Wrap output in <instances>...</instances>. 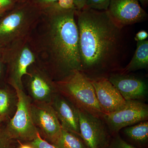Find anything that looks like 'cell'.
<instances>
[{"instance_id":"cell-1","label":"cell","mask_w":148,"mask_h":148,"mask_svg":"<svg viewBox=\"0 0 148 148\" xmlns=\"http://www.w3.org/2000/svg\"><path fill=\"white\" fill-rule=\"evenodd\" d=\"M76 9L42 10L28 38L37 64L56 81L81 70Z\"/></svg>"},{"instance_id":"cell-2","label":"cell","mask_w":148,"mask_h":148,"mask_svg":"<svg viewBox=\"0 0 148 148\" xmlns=\"http://www.w3.org/2000/svg\"><path fill=\"white\" fill-rule=\"evenodd\" d=\"M82 72L90 81L108 78L121 71L126 55L124 27L113 20L108 11L86 8L76 12Z\"/></svg>"},{"instance_id":"cell-3","label":"cell","mask_w":148,"mask_h":148,"mask_svg":"<svg viewBox=\"0 0 148 148\" xmlns=\"http://www.w3.org/2000/svg\"><path fill=\"white\" fill-rule=\"evenodd\" d=\"M42 11L31 0L17 3L0 18V49L28 39Z\"/></svg>"},{"instance_id":"cell-4","label":"cell","mask_w":148,"mask_h":148,"mask_svg":"<svg viewBox=\"0 0 148 148\" xmlns=\"http://www.w3.org/2000/svg\"><path fill=\"white\" fill-rule=\"evenodd\" d=\"M58 90L63 92L78 108L101 117L104 114L98 103L91 81L79 71L55 81Z\"/></svg>"},{"instance_id":"cell-5","label":"cell","mask_w":148,"mask_h":148,"mask_svg":"<svg viewBox=\"0 0 148 148\" xmlns=\"http://www.w3.org/2000/svg\"><path fill=\"white\" fill-rule=\"evenodd\" d=\"M2 49L7 66L8 82L14 90H23V77L28 75L29 67L36 62L28 39Z\"/></svg>"},{"instance_id":"cell-6","label":"cell","mask_w":148,"mask_h":148,"mask_svg":"<svg viewBox=\"0 0 148 148\" xmlns=\"http://www.w3.org/2000/svg\"><path fill=\"white\" fill-rule=\"evenodd\" d=\"M17 103L15 114L5 130L13 140L31 142L39 133L32 119V100L23 90H16Z\"/></svg>"},{"instance_id":"cell-7","label":"cell","mask_w":148,"mask_h":148,"mask_svg":"<svg viewBox=\"0 0 148 148\" xmlns=\"http://www.w3.org/2000/svg\"><path fill=\"white\" fill-rule=\"evenodd\" d=\"M27 86L29 96L34 102L51 104L58 90L49 74L36 63L28 69Z\"/></svg>"},{"instance_id":"cell-8","label":"cell","mask_w":148,"mask_h":148,"mask_svg":"<svg viewBox=\"0 0 148 148\" xmlns=\"http://www.w3.org/2000/svg\"><path fill=\"white\" fill-rule=\"evenodd\" d=\"M103 116L111 131L117 132L122 128L146 121L148 107L140 101H127L123 108L113 112L104 114Z\"/></svg>"},{"instance_id":"cell-9","label":"cell","mask_w":148,"mask_h":148,"mask_svg":"<svg viewBox=\"0 0 148 148\" xmlns=\"http://www.w3.org/2000/svg\"><path fill=\"white\" fill-rule=\"evenodd\" d=\"M31 111L33 122L39 133L43 135L45 140L53 144L62 128L51 104L32 102Z\"/></svg>"},{"instance_id":"cell-10","label":"cell","mask_w":148,"mask_h":148,"mask_svg":"<svg viewBox=\"0 0 148 148\" xmlns=\"http://www.w3.org/2000/svg\"><path fill=\"white\" fill-rule=\"evenodd\" d=\"M79 109L80 137L87 148H104L108 141V132L100 117Z\"/></svg>"},{"instance_id":"cell-11","label":"cell","mask_w":148,"mask_h":148,"mask_svg":"<svg viewBox=\"0 0 148 148\" xmlns=\"http://www.w3.org/2000/svg\"><path fill=\"white\" fill-rule=\"evenodd\" d=\"M107 11L113 20L123 27L142 22L148 17L138 0H111Z\"/></svg>"},{"instance_id":"cell-12","label":"cell","mask_w":148,"mask_h":148,"mask_svg":"<svg viewBox=\"0 0 148 148\" xmlns=\"http://www.w3.org/2000/svg\"><path fill=\"white\" fill-rule=\"evenodd\" d=\"M108 79L125 101H140L147 96V85L140 78L128 74L116 73L111 74Z\"/></svg>"},{"instance_id":"cell-13","label":"cell","mask_w":148,"mask_h":148,"mask_svg":"<svg viewBox=\"0 0 148 148\" xmlns=\"http://www.w3.org/2000/svg\"><path fill=\"white\" fill-rule=\"evenodd\" d=\"M91 82L104 114L113 112L125 106L126 101L108 79H99Z\"/></svg>"},{"instance_id":"cell-14","label":"cell","mask_w":148,"mask_h":148,"mask_svg":"<svg viewBox=\"0 0 148 148\" xmlns=\"http://www.w3.org/2000/svg\"><path fill=\"white\" fill-rule=\"evenodd\" d=\"M51 104L62 128L80 136L78 108L70 100L58 93Z\"/></svg>"},{"instance_id":"cell-15","label":"cell","mask_w":148,"mask_h":148,"mask_svg":"<svg viewBox=\"0 0 148 148\" xmlns=\"http://www.w3.org/2000/svg\"><path fill=\"white\" fill-rule=\"evenodd\" d=\"M137 48L131 61L120 73L129 74L148 67V40L137 42Z\"/></svg>"},{"instance_id":"cell-16","label":"cell","mask_w":148,"mask_h":148,"mask_svg":"<svg viewBox=\"0 0 148 148\" xmlns=\"http://www.w3.org/2000/svg\"><path fill=\"white\" fill-rule=\"evenodd\" d=\"M17 103L16 93L14 94L10 90L0 88V116L4 119L16 110Z\"/></svg>"},{"instance_id":"cell-17","label":"cell","mask_w":148,"mask_h":148,"mask_svg":"<svg viewBox=\"0 0 148 148\" xmlns=\"http://www.w3.org/2000/svg\"><path fill=\"white\" fill-rule=\"evenodd\" d=\"M53 145L56 148H87L77 135L63 128Z\"/></svg>"},{"instance_id":"cell-18","label":"cell","mask_w":148,"mask_h":148,"mask_svg":"<svg viewBox=\"0 0 148 148\" xmlns=\"http://www.w3.org/2000/svg\"><path fill=\"white\" fill-rule=\"evenodd\" d=\"M124 132L127 137L135 142L145 143L148 139V122H141L136 125L127 127L124 129Z\"/></svg>"},{"instance_id":"cell-19","label":"cell","mask_w":148,"mask_h":148,"mask_svg":"<svg viewBox=\"0 0 148 148\" xmlns=\"http://www.w3.org/2000/svg\"><path fill=\"white\" fill-rule=\"evenodd\" d=\"M110 1L111 0H86V8L97 10H107Z\"/></svg>"},{"instance_id":"cell-20","label":"cell","mask_w":148,"mask_h":148,"mask_svg":"<svg viewBox=\"0 0 148 148\" xmlns=\"http://www.w3.org/2000/svg\"><path fill=\"white\" fill-rule=\"evenodd\" d=\"M18 2L17 0H0V18L13 8Z\"/></svg>"},{"instance_id":"cell-21","label":"cell","mask_w":148,"mask_h":148,"mask_svg":"<svg viewBox=\"0 0 148 148\" xmlns=\"http://www.w3.org/2000/svg\"><path fill=\"white\" fill-rule=\"evenodd\" d=\"M29 143L34 148H56L53 144L42 138L40 133L34 140Z\"/></svg>"},{"instance_id":"cell-22","label":"cell","mask_w":148,"mask_h":148,"mask_svg":"<svg viewBox=\"0 0 148 148\" xmlns=\"http://www.w3.org/2000/svg\"><path fill=\"white\" fill-rule=\"evenodd\" d=\"M13 140L4 129L0 130V148H12Z\"/></svg>"},{"instance_id":"cell-23","label":"cell","mask_w":148,"mask_h":148,"mask_svg":"<svg viewBox=\"0 0 148 148\" xmlns=\"http://www.w3.org/2000/svg\"><path fill=\"white\" fill-rule=\"evenodd\" d=\"M109 148H137L131 145L123 140L119 136L114 138Z\"/></svg>"},{"instance_id":"cell-24","label":"cell","mask_w":148,"mask_h":148,"mask_svg":"<svg viewBox=\"0 0 148 148\" xmlns=\"http://www.w3.org/2000/svg\"><path fill=\"white\" fill-rule=\"evenodd\" d=\"M42 10L57 3L58 0H31Z\"/></svg>"},{"instance_id":"cell-25","label":"cell","mask_w":148,"mask_h":148,"mask_svg":"<svg viewBox=\"0 0 148 148\" xmlns=\"http://www.w3.org/2000/svg\"><path fill=\"white\" fill-rule=\"evenodd\" d=\"M57 4L61 8L65 9L76 10L73 0H58Z\"/></svg>"},{"instance_id":"cell-26","label":"cell","mask_w":148,"mask_h":148,"mask_svg":"<svg viewBox=\"0 0 148 148\" xmlns=\"http://www.w3.org/2000/svg\"><path fill=\"white\" fill-rule=\"evenodd\" d=\"M148 37V34L144 30L140 31L135 35V39L137 42L147 40Z\"/></svg>"},{"instance_id":"cell-27","label":"cell","mask_w":148,"mask_h":148,"mask_svg":"<svg viewBox=\"0 0 148 148\" xmlns=\"http://www.w3.org/2000/svg\"><path fill=\"white\" fill-rule=\"evenodd\" d=\"M77 11L82 10L86 8V0H73Z\"/></svg>"},{"instance_id":"cell-28","label":"cell","mask_w":148,"mask_h":148,"mask_svg":"<svg viewBox=\"0 0 148 148\" xmlns=\"http://www.w3.org/2000/svg\"><path fill=\"white\" fill-rule=\"evenodd\" d=\"M4 64H5L4 58L3 53L2 49H0V79L2 77L3 73Z\"/></svg>"},{"instance_id":"cell-29","label":"cell","mask_w":148,"mask_h":148,"mask_svg":"<svg viewBox=\"0 0 148 148\" xmlns=\"http://www.w3.org/2000/svg\"><path fill=\"white\" fill-rule=\"evenodd\" d=\"M18 148H34L30 143H24L22 144L20 143V145Z\"/></svg>"},{"instance_id":"cell-30","label":"cell","mask_w":148,"mask_h":148,"mask_svg":"<svg viewBox=\"0 0 148 148\" xmlns=\"http://www.w3.org/2000/svg\"><path fill=\"white\" fill-rule=\"evenodd\" d=\"M138 1L140 2L141 4L145 7H147L148 5V0H138Z\"/></svg>"},{"instance_id":"cell-31","label":"cell","mask_w":148,"mask_h":148,"mask_svg":"<svg viewBox=\"0 0 148 148\" xmlns=\"http://www.w3.org/2000/svg\"><path fill=\"white\" fill-rule=\"evenodd\" d=\"M4 119L3 117H2L0 116V123H1V122L2 121H3Z\"/></svg>"},{"instance_id":"cell-32","label":"cell","mask_w":148,"mask_h":148,"mask_svg":"<svg viewBox=\"0 0 148 148\" xmlns=\"http://www.w3.org/2000/svg\"><path fill=\"white\" fill-rule=\"evenodd\" d=\"M17 1H18V2H24L27 1L29 0H17Z\"/></svg>"}]
</instances>
